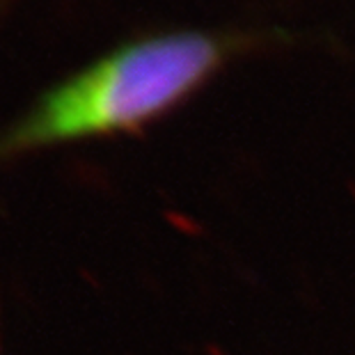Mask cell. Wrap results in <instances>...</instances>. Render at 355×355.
Masks as SVG:
<instances>
[{"mask_svg":"<svg viewBox=\"0 0 355 355\" xmlns=\"http://www.w3.org/2000/svg\"><path fill=\"white\" fill-rule=\"evenodd\" d=\"M216 60V44L202 35L163 37L119 51L51 92L17 128L10 147L135 126L181 99Z\"/></svg>","mask_w":355,"mask_h":355,"instance_id":"1","label":"cell"}]
</instances>
